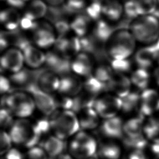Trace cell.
Segmentation results:
<instances>
[{
  "label": "cell",
  "instance_id": "6da1fadb",
  "mask_svg": "<svg viewBox=\"0 0 159 159\" xmlns=\"http://www.w3.org/2000/svg\"><path fill=\"white\" fill-rule=\"evenodd\" d=\"M136 42L129 30L116 29L104 44V52L111 60L128 59L135 51Z\"/></svg>",
  "mask_w": 159,
  "mask_h": 159
},
{
  "label": "cell",
  "instance_id": "7a4b0ae2",
  "mask_svg": "<svg viewBox=\"0 0 159 159\" xmlns=\"http://www.w3.org/2000/svg\"><path fill=\"white\" fill-rule=\"evenodd\" d=\"M129 29L137 42L153 44L159 37V19L153 14L140 16L130 23Z\"/></svg>",
  "mask_w": 159,
  "mask_h": 159
},
{
  "label": "cell",
  "instance_id": "3957f363",
  "mask_svg": "<svg viewBox=\"0 0 159 159\" xmlns=\"http://www.w3.org/2000/svg\"><path fill=\"white\" fill-rule=\"evenodd\" d=\"M52 114L53 116L50 120L56 137L63 140L79 130L80 122L74 112L65 110Z\"/></svg>",
  "mask_w": 159,
  "mask_h": 159
},
{
  "label": "cell",
  "instance_id": "277c9868",
  "mask_svg": "<svg viewBox=\"0 0 159 159\" xmlns=\"http://www.w3.org/2000/svg\"><path fill=\"white\" fill-rule=\"evenodd\" d=\"M7 106L12 113L20 117H27L32 114L35 104L32 97L24 92H16L2 99V104Z\"/></svg>",
  "mask_w": 159,
  "mask_h": 159
},
{
  "label": "cell",
  "instance_id": "5b68a950",
  "mask_svg": "<svg viewBox=\"0 0 159 159\" xmlns=\"http://www.w3.org/2000/svg\"><path fill=\"white\" fill-rule=\"evenodd\" d=\"M97 148L94 139L84 132H78L70 144L71 155L78 159H85L94 155Z\"/></svg>",
  "mask_w": 159,
  "mask_h": 159
},
{
  "label": "cell",
  "instance_id": "8992f818",
  "mask_svg": "<svg viewBox=\"0 0 159 159\" xmlns=\"http://www.w3.org/2000/svg\"><path fill=\"white\" fill-rule=\"evenodd\" d=\"M32 32V40L41 48H48L55 45L57 40L54 27L47 21H38Z\"/></svg>",
  "mask_w": 159,
  "mask_h": 159
},
{
  "label": "cell",
  "instance_id": "52a82bcc",
  "mask_svg": "<svg viewBox=\"0 0 159 159\" xmlns=\"http://www.w3.org/2000/svg\"><path fill=\"white\" fill-rule=\"evenodd\" d=\"M99 116L109 119L122 109V99L118 96L107 95L96 100L93 107Z\"/></svg>",
  "mask_w": 159,
  "mask_h": 159
},
{
  "label": "cell",
  "instance_id": "ba28073f",
  "mask_svg": "<svg viewBox=\"0 0 159 159\" xmlns=\"http://www.w3.org/2000/svg\"><path fill=\"white\" fill-rule=\"evenodd\" d=\"M27 91L32 94L35 106L42 112L47 116L55 112L58 104L48 93L42 91L36 85L32 86Z\"/></svg>",
  "mask_w": 159,
  "mask_h": 159
},
{
  "label": "cell",
  "instance_id": "9c48e42d",
  "mask_svg": "<svg viewBox=\"0 0 159 159\" xmlns=\"http://www.w3.org/2000/svg\"><path fill=\"white\" fill-rule=\"evenodd\" d=\"M9 135L13 142L25 146L33 137V125L27 120H17L11 125Z\"/></svg>",
  "mask_w": 159,
  "mask_h": 159
},
{
  "label": "cell",
  "instance_id": "30bf717a",
  "mask_svg": "<svg viewBox=\"0 0 159 159\" xmlns=\"http://www.w3.org/2000/svg\"><path fill=\"white\" fill-rule=\"evenodd\" d=\"M139 110L142 116H151L159 111V94L153 89L147 88L140 97Z\"/></svg>",
  "mask_w": 159,
  "mask_h": 159
},
{
  "label": "cell",
  "instance_id": "8fae6325",
  "mask_svg": "<svg viewBox=\"0 0 159 159\" xmlns=\"http://www.w3.org/2000/svg\"><path fill=\"white\" fill-rule=\"evenodd\" d=\"M24 62L22 52L16 47L5 50L1 58V68L13 73H16L23 68Z\"/></svg>",
  "mask_w": 159,
  "mask_h": 159
},
{
  "label": "cell",
  "instance_id": "7c38bea8",
  "mask_svg": "<svg viewBox=\"0 0 159 159\" xmlns=\"http://www.w3.org/2000/svg\"><path fill=\"white\" fill-rule=\"evenodd\" d=\"M45 65L48 69L62 76L68 75L71 70L70 59L65 58L56 51H51L46 53Z\"/></svg>",
  "mask_w": 159,
  "mask_h": 159
},
{
  "label": "cell",
  "instance_id": "4fadbf2b",
  "mask_svg": "<svg viewBox=\"0 0 159 159\" xmlns=\"http://www.w3.org/2000/svg\"><path fill=\"white\" fill-rule=\"evenodd\" d=\"M134 60L139 68L147 70L154 62L159 61V49L155 43L145 45L135 52Z\"/></svg>",
  "mask_w": 159,
  "mask_h": 159
},
{
  "label": "cell",
  "instance_id": "5bb4252c",
  "mask_svg": "<svg viewBox=\"0 0 159 159\" xmlns=\"http://www.w3.org/2000/svg\"><path fill=\"white\" fill-rule=\"evenodd\" d=\"M39 70L22 68L20 71L14 73L11 76L10 80L19 89L27 91L30 87L36 85Z\"/></svg>",
  "mask_w": 159,
  "mask_h": 159
},
{
  "label": "cell",
  "instance_id": "9a60e30c",
  "mask_svg": "<svg viewBox=\"0 0 159 159\" xmlns=\"http://www.w3.org/2000/svg\"><path fill=\"white\" fill-rule=\"evenodd\" d=\"M57 75L49 69L40 70L37 79V86L48 94L58 90L60 80Z\"/></svg>",
  "mask_w": 159,
  "mask_h": 159
},
{
  "label": "cell",
  "instance_id": "2e32d148",
  "mask_svg": "<svg viewBox=\"0 0 159 159\" xmlns=\"http://www.w3.org/2000/svg\"><path fill=\"white\" fill-rule=\"evenodd\" d=\"M131 84L130 79L127 76L122 73H116L111 80L106 83V91H111L119 98H123L130 93Z\"/></svg>",
  "mask_w": 159,
  "mask_h": 159
},
{
  "label": "cell",
  "instance_id": "e0dca14e",
  "mask_svg": "<svg viewBox=\"0 0 159 159\" xmlns=\"http://www.w3.org/2000/svg\"><path fill=\"white\" fill-rule=\"evenodd\" d=\"M71 68L76 74L80 76H89L93 68L92 57L86 53L80 52L71 61Z\"/></svg>",
  "mask_w": 159,
  "mask_h": 159
},
{
  "label": "cell",
  "instance_id": "ac0fdd59",
  "mask_svg": "<svg viewBox=\"0 0 159 159\" xmlns=\"http://www.w3.org/2000/svg\"><path fill=\"white\" fill-rule=\"evenodd\" d=\"M83 87V83L76 75H66L61 77L58 90L66 96H76L80 93Z\"/></svg>",
  "mask_w": 159,
  "mask_h": 159
},
{
  "label": "cell",
  "instance_id": "d6986e66",
  "mask_svg": "<svg viewBox=\"0 0 159 159\" xmlns=\"http://www.w3.org/2000/svg\"><path fill=\"white\" fill-rule=\"evenodd\" d=\"M24 55V62L32 68H38L45 63L46 54L39 47L30 43L22 51Z\"/></svg>",
  "mask_w": 159,
  "mask_h": 159
},
{
  "label": "cell",
  "instance_id": "ffe728a7",
  "mask_svg": "<svg viewBox=\"0 0 159 159\" xmlns=\"http://www.w3.org/2000/svg\"><path fill=\"white\" fill-rule=\"evenodd\" d=\"M102 14L109 21L119 20L124 13V6L119 0H101Z\"/></svg>",
  "mask_w": 159,
  "mask_h": 159
},
{
  "label": "cell",
  "instance_id": "44dd1931",
  "mask_svg": "<svg viewBox=\"0 0 159 159\" xmlns=\"http://www.w3.org/2000/svg\"><path fill=\"white\" fill-rule=\"evenodd\" d=\"M22 16L15 8L10 7L5 9L1 12L0 20L7 31L18 30L20 25Z\"/></svg>",
  "mask_w": 159,
  "mask_h": 159
},
{
  "label": "cell",
  "instance_id": "7402d4cb",
  "mask_svg": "<svg viewBox=\"0 0 159 159\" xmlns=\"http://www.w3.org/2000/svg\"><path fill=\"white\" fill-rule=\"evenodd\" d=\"M116 29L108 22L99 19L94 26L92 35L98 43L105 44Z\"/></svg>",
  "mask_w": 159,
  "mask_h": 159
},
{
  "label": "cell",
  "instance_id": "603a6c76",
  "mask_svg": "<svg viewBox=\"0 0 159 159\" xmlns=\"http://www.w3.org/2000/svg\"><path fill=\"white\" fill-rule=\"evenodd\" d=\"M124 124L120 118L113 117L107 119L102 124L101 131L102 134L111 138H120L122 136Z\"/></svg>",
  "mask_w": 159,
  "mask_h": 159
},
{
  "label": "cell",
  "instance_id": "cb8c5ba5",
  "mask_svg": "<svg viewBox=\"0 0 159 159\" xmlns=\"http://www.w3.org/2000/svg\"><path fill=\"white\" fill-rule=\"evenodd\" d=\"M91 19L86 14H78L70 22V28L75 35L82 37L86 35Z\"/></svg>",
  "mask_w": 159,
  "mask_h": 159
},
{
  "label": "cell",
  "instance_id": "d4e9b609",
  "mask_svg": "<svg viewBox=\"0 0 159 159\" xmlns=\"http://www.w3.org/2000/svg\"><path fill=\"white\" fill-rule=\"evenodd\" d=\"M48 7L43 0H32L27 6L23 15L37 20L46 16Z\"/></svg>",
  "mask_w": 159,
  "mask_h": 159
},
{
  "label": "cell",
  "instance_id": "484cf974",
  "mask_svg": "<svg viewBox=\"0 0 159 159\" xmlns=\"http://www.w3.org/2000/svg\"><path fill=\"white\" fill-rule=\"evenodd\" d=\"M42 147L47 154L52 158H54L62 154L65 144L62 139L51 136L42 143Z\"/></svg>",
  "mask_w": 159,
  "mask_h": 159
},
{
  "label": "cell",
  "instance_id": "4316f807",
  "mask_svg": "<svg viewBox=\"0 0 159 159\" xmlns=\"http://www.w3.org/2000/svg\"><path fill=\"white\" fill-rule=\"evenodd\" d=\"M143 127L142 119L141 117H134L129 119L124 124L123 130L128 137L136 138L143 135Z\"/></svg>",
  "mask_w": 159,
  "mask_h": 159
},
{
  "label": "cell",
  "instance_id": "83f0119b",
  "mask_svg": "<svg viewBox=\"0 0 159 159\" xmlns=\"http://www.w3.org/2000/svg\"><path fill=\"white\" fill-rule=\"evenodd\" d=\"M98 113L93 107L86 108L81 111L80 118V127L83 129H92L95 128L99 122Z\"/></svg>",
  "mask_w": 159,
  "mask_h": 159
},
{
  "label": "cell",
  "instance_id": "f1b7e54d",
  "mask_svg": "<svg viewBox=\"0 0 159 159\" xmlns=\"http://www.w3.org/2000/svg\"><path fill=\"white\" fill-rule=\"evenodd\" d=\"M143 134L153 143H159V116L151 117L144 124Z\"/></svg>",
  "mask_w": 159,
  "mask_h": 159
},
{
  "label": "cell",
  "instance_id": "f546056e",
  "mask_svg": "<svg viewBox=\"0 0 159 159\" xmlns=\"http://www.w3.org/2000/svg\"><path fill=\"white\" fill-rule=\"evenodd\" d=\"M150 80V75L147 69L139 68L131 75L130 81L134 86L141 89H147Z\"/></svg>",
  "mask_w": 159,
  "mask_h": 159
},
{
  "label": "cell",
  "instance_id": "4dcf8cb0",
  "mask_svg": "<svg viewBox=\"0 0 159 159\" xmlns=\"http://www.w3.org/2000/svg\"><path fill=\"white\" fill-rule=\"evenodd\" d=\"M99 153L104 159H118L120 155V149L115 143L107 142L100 146Z\"/></svg>",
  "mask_w": 159,
  "mask_h": 159
},
{
  "label": "cell",
  "instance_id": "1f68e13d",
  "mask_svg": "<svg viewBox=\"0 0 159 159\" xmlns=\"http://www.w3.org/2000/svg\"><path fill=\"white\" fill-rule=\"evenodd\" d=\"M86 91L97 96L99 93L106 90V84L102 83L94 76H89L83 84Z\"/></svg>",
  "mask_w": 159,
  "mask_h": 159
},
{
  "label": "cell",
  "instance_id": "d6a6232c",
  "mask_svg": "<svg viewBox=\"0 0 159 159\" xmlns=\"http://www.w3.org/2000/svg\"><path fill=\"white\" fill-rule=\"evenodd\" d=\"M140 16L153 14L158 6V0H134Z\"/></svg>",
  "mask_w": 159,
  "mask_h": 159
},
{
  "label": "cell",
  "instance_id": "836d02e7",
  "mask_svg": "<svg viewBox=\"0 0 159 159\" xmlns=\"http://www.w3.org/2000/svg\"><path fill=\"white\" fill-rule=\"evenodd\" d=\"M113 71L111 66L101 64L95 69L94 76L99 81L106 84L112 78L114 75Z\"/></svg>",
  "mask_w": 159,
  "mask_h": 159
},
{
  "label": "cell",
  "instance_id": "e575fe53",
  "mask_svg": "<svg viewBox=\"0 0 159 159\" xmlns=\"http://www.w3.org/2000/svg\"><path fill=\"white\" fill-rule=\"evenodd\" d=\"M140 95L136 93H130L122 99V109L125 112L132 111L137 106H139Z\"/></svg>",
  "mask_w": 159,
  "mask_h": 159
},
{
  "label": "cell",
  "instance_id": "d590c367",
  "mask_svg": "<svg viewBox=\"0 0 159 159\" xmlns=\"http://www.w3.org/2000/svg\"><path fill=\"white\" fill-rule=\"evenodd\" d=\"M85 14L93 20H98L102 14V7L101 0L91 1L89 4L87 5L85 9Z\"/></svg>",
  "mask_w": 159,
  "mask_h": 159
},
{
  "label": "cell",
  "instance_id": "8d00e7d4",
  "mask_svg": "<svg viewBox=\"0 0 159 159\" xmlns=\"http://www.w3.org/2000/svg\"><path fill=\"white\" fill-rule=\"evenodd\" d=\"M88 0H65L63 7L68 14L78 13L85 10Z\"/></svg>",
  "mask_w": 159,
  "mask_h": 159
},
{
  "label": "cell",
  "instance_id": "74e56055",
  "mask_svg": "<svg viewBox=\"0 0 159 159\" xmlns=\"http://www.w3.org/2000/svg\"><path fill=\"white\" fill-rule=\"evenodd\" d=\"M111 66L116 73L123 74L130 70L131 63L128 59L112 60L111 61Z\"/></svg>",
  "mask_w": 159,
  "mask_h": 159
},
{
  "label": "cell",
  "instance_id": "f35d334b",
  "mask_svg": "<svg viewBox=\"0 0 159 159\" xmlns=\"http://www.w3.org/2000/svg\"><path fill=\"white\" fill-rule=\"evenodd\" d=\"M124 143L125 146L132 148L134 150H142L147 145V140L143 135L136 138L127 137L124 140Z\"/></svg>",
  "mask_w": 159,
  "mask_h": 159
},
{
  "label": "cell",
  "instance_id": "ab89813d",
  "mask_svg": "<svg viewBox=\"0 0 159 159\" xmlns=\"http://www.w3.org/2000/svg\"><path fill=\"white\" fill-rule=\"evenodd\" d=\"M124 13L129 19L133 20L140 16L134 0H127L124 4Z\"/></svg>",
  "mask_w": 159,
  "mask_h": 159
},
{
  "label": "cell",
  "instance_id": "60d3db41",
  "mask_svg": "<svg viewBox=\"0 0 159 159\" xmlns=\"http://www.w3.org/2000/svg\"><path fill=\"white\" fill-rule=\"evenodd\" d=\"M53 25L55 32L58 35V37L66 36V34L71 30L70 22H68L65 18L56 21L53 23Z\"/></svg>",
  "mask_w": 159,
  "mask_h": 159
},
{
  "label": "cell",
  "instance_id": "b9f144b4",
  "mask_svg": "<svg viewBox=\"0 0 159 159\" xmlns=\"http://www.w3.org/2000/svg\"><path fill=\"white\" fill-rule=\"evenodd\" d=\"M12 142L10 135L3 130L1 131L0 135V150L1 155L7 153L11 149Z\"/></svg>",
  "mask_w": 159,
  "mask_h": 159
},
{
  "label": "cell",
  "instance_id": "7bdbcfd3",
  "mask_svg": "<svg viewBox=\"0 0 159 159\" xmlns=\"http://www.w3.org/2000/svg\"><path fill=\"white\" fill-rule=\"evenodd\" d=\"M24 159H47V153L42 148L34 147L28 151Z\"/></svg>",
  "mask_w": 159,
  "mask_h": 159
},
{
  "label": "cell",
  "instance_id": "ee69618b",
  "mask_svg": "<svg viewBox=\"0 0 159 159\" xmlns=\"http://www.w3.org/2000/svg\"><path fill=\"white\" fill-rule=\"evenodd\" d=\"M12 112L7 108L1 109L0 112V122L2 127L6 128L12 125Z\"/></svg>",
  "mask_w": 159,
  "mask_h": 159
},
{
  "label": "cell",
  "instance_id": "f6af8a7d",
  "mask_svg": "<svg viewBox=\"0 0 159 159\" xmlns=\"http://www.w3.org/2000/svg\"><path fill=\"white\" fill-rule=\"evenodd\" d=\"M37 20H34L26 16L23 15L20 20V27L24 30H31L32 31L35 27L37 24Z\"/></svg>",
  "mask_w": 159,
  "mask_h": 159
},
{
  "label": "cell",
  "instance_id": "bcb514c9",
  "mask_svg": "<svg viewBox=\"0 0 159 159\" xmlns=\"http://www.w3.org/2000/svg\"><path fill=\"white\" fill-rule=\"evenodd\" d=\"M11 90V81L3 75L1 76L0 79V91L1 93H5Z\"/></svg>",
  "mask_w": 159,
  "mask_h": 159
},
{
  "label": "cell",
  "instance_id": "7dc6e473",
  "mask_svg": "<svg viewBox=\"0 0 159 159\" xmlns=\"http://www.w3.org/2000/svg\"><path fill=\"white\" fill-rule=\"evenodd\" d=\"M6 159H24L23 155L16 148H11L6 155Z\"/></svg>",
  "mask_w": 159,
  "mask_h": 159
},
{
  "label": "cell",
  "instance_id": "c3c4849f",
  "mask_svg": "<svg viewBox=\"0 0 159 159\" xmlns=\"http://www.w3.org/2000/svg\"><path fill=\"white\" fill-rule=\"evenodd\" d=\"M129 159H147L142 150H133L130 153Z\"/></svg>",
  "mask_w": 159,
  "mask_h": 159
},
{
  "label": "cell",
  "instance_id": "681fc988",
  "mask_svg": "<svg viewBox=\"0 0 159 159\" xmlns=\"http://www.w3.org/2000/svg\"><path fill=\"white\" fill-rule=\"evenodd\" d=\"M46 4H48L50 6H60L63 2H65V0H43Z\"/></svg>",
  "mask_w": 159,
  "mask_h": 159
},
{
  "label": "cell",
  "instance_id": "f907efd6",
  "mask_svg": "<svg viewBox=\"0 0 159 159\" xmlns=\"http://www.w3.org/2000/svg\"><path fill=\"white\" fill-rule=\"evenodd\" d=\"M153 75L156 83L159 86V65L155 68Z\"/></svg>",
  "mask_w": 159,
  "mask_h": 159
},
{
  "label": "cell",
  "instance_id": "816d5d0a",
  "mask_svg": "<svg viewBox=\"0 0 159 159\" xmlns=\"http://www.w3.org/2000/svg\"><path fill=\"white\" fill-rule=\"evenodd\" d=\"M52 159H72V158L67 154H61L57 157L52 158Z\"/></svg>",
  "mask_w": 159,
  "mask_h": 159
},
{
  "label": "cell",
  "instance_id": "f5cc1de1",
  "mask_svg": "<svg viewBox=\"0 0 159 159\" xmlns=\"http://www.w3.org/2000/svg\"><path fill=\"white\" fill-rule=\"evenodd\" d=\"M155 45L157 46V47L159 49V37L158 39V40H157V42L155 43Z\"/></svg>",
  "mask_w": 159,
  "mask_h": 159
},
{
  "label": "cell",
  "instance_id": "db71d44e",
  "mask_svg": "<svg viewBox=\"0 0 159 159\" xmlns=\"http://www.w3.org/2000/svg\"><path fill=\"white\" fill-rule=\"evenodd\" d=\"M24 2H26V1H31L32 0H23Z\"/></svg>",
  "mask_w": 159,
  "mask_h": 159
},
{
  "label": "cell",
  "instance_id": "11a10c76",
  "mask_svg": "<svg viewBox=\"0 0 159 159\" xmlns=\"http://www.w3.org/2000/svg\"><path fill=\"white\" fill-rule=\"evenodd\" d=\"M154 159H159V158H158V157H157V158H154Z\"/></svg>",
  "mask_w": 159,
  "mask_h": 159
},
{
  "label": "cell",
  "instance_id": "9f6ffc18",
  "mask_svg": "<svg viewBox=\"0 0 159 159\" xmlns=\"http://www.w3.org/2000/svg\"></svg>",
  "mask_w": 159,
  "mask_h": 159
}]
</instances>
